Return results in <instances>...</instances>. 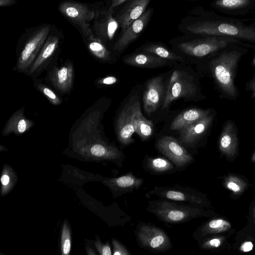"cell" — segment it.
Listing matches in <instances>:
<instances>
[{"label": "cell", "mask_w": 255, "mask_h": 255, "mask_svg": "<svg viewBox=\"0 0 255 255\" xmlns=\"http://www.w3.org/2000/svg\"><path fill=\"white\" fill-rule=\"evenodd\" d=\"M150 14L151 9H148L138 18L131 23L122 32V34L114 45V49L118 51H122L135 40L146 25Z\"/></svg>", "instance_id": "16"}, {"label": "cell", "mask_w": 255, "mask_h": 255, "mask_svg": "<svg viewBox=\"0 0 255 255\" xmlns=\"http://www.w3.org/2000/svg\"><path fill=\"white\" fill-rule=\"evenodd\" d=\"M58 9L66 17L79 27L86 38L94 35L90 22L94 18L95 13L87 5L77 2L65 1L60 3Z\"/></svg>", "instance_id": "9"}, {"label": "cell", "mask_w": 255, "mask_h": 255, "mask_svg": "<svg viewBox=\"0 0 255 255\" xmlns=\"http://www.w3.org/2000/svg\"><path fill=\"white\" fill-rule=\"evenodd\" d=\"M253 217L255 218V207L253 210Z\"/></svg>", "instance_id": "44"}, {"label": "cell", "mask_w": 255, "mask_h": 255, "mask_svg": "<svg viewBox=\"0 0 255 255\" xmlns=\"http://www.w3.org/2000/svg\"><path fill=\"white\" fill-rule=\"evenodd\" d=\"M254 247L252 242L248 241L242 244L240 247L241 251L244 252H248L252 250Z\"/></svg>", "instance_id": "40"}, {"label": "cell", "mask_w": 255, "mask_h": 255, "mask_svg": "<svg viewBox=\"0 0 255 255\" xmlns=\"http://www.w3.org/2000/svg\"><path fill=\"white\" fill-rule=\"evenodd\" d=\"M234 124L227 121L223 128L219 140L220 150L228 157L234 156L237 151L238 137Z\"/></svg>", "instance_id": "20"}, {"label": "cell", "mask_w": 255, "mask_h": 255, "mask_svg": "<svg viewBox=\"0 0 255 255\" xmlns=\"http://www.w3.org/2000/svg\"><path fill=\"white\" fill-rule=\"evenodd\" d=\"M225 185L235 194L241 193L247 187V184L243 180L234 175L227 177L225 180Z\"/></svg>", "instance_id": "31"}, {"label": "cell", "mask_w": 255, "mask_h": 255, "mask_svg": "<svg viewBox=\"0 0 255 255\" xmlns=\"http://www.w3.org/2000/svg\"><path fill=\"white\" fill-rule=\"evenodd\" d=\"M231 228V224L224 219L211 220L199 228L193 234V237L198 239L200 237L226 232Z\"/></svg>", "instance_id": "26"}, {"label": "cell", "mask_w": 255, "mask_h": 255, "mask_svg": "<svg viewBox=\"0 0 255 255\" xmlns=\"http://www.w3.org/2000/svg\"><path fill=\"white\" fill-rule=\"evenodd\" d=\"M136 97H131L120 113L117 120L116 130L119 141L124 145H128L134 140L132 135L134 132L133 117Z\"/></svg>", "instance_id": "12"}, {"label": "cell", "mask_w": 255, "mask_h": 255, "mask_svg": "<svg viewBox=\"0 0 255 255\" xmlns=\"http://www.w3.org/2000/svg\"><path fill=\"white\" fill-rule=\"evenodd\" d=\"M163 78L157 76L147 84L143 96V108L148 115L154 112L159 107L163 95Z\"/></svg>", "instance_id": "15"}, {"label": "cell", "mask_w": 255, "mask_h": 255, "mask_svg": "<svg viewBox=\"0 0 255 255\" xmlns=\"http://www.w3.org/2000/svg\"><path fill=\"white\" fill-rule=\"evenodd\" d=\"M95 246L102 255H111L112 251L110 245L108 243L103 244L99 240H97L95 243Z\"/></svg>", "instance_id": "37"}, {"label": "cell", "mask_w": 255, "mask_h": 255, "mask_svg": "<svg viewBox=\"0 0 255 255\" xmlns=\"http://www.w3.org/2000/svg\"><path fill=\"white\" fill-rule=\"evenodd\" d=\"M106 183L114 191L122 194L138 189L142 185L143 180L128 172L120 177L109 179Z\"/></svg>", "instance_id": "22"}, {"label": "cell", "mask_w": 255, "mask_h": 255, "mask_svg": "<svg viewBox=\"0 0 255 255\" xmlns=\"http://www.w3.org/2000/svg\"><path fill=\"white\" fill-rule=\"evenodd\" d=\"M118 79L113 76H108L96 81V84L98 86H110L117 83Z\"/></svg>", "instance_id": "38"}, {"label": "cell", "mask_w": 255, "mask_h": 255, "mask_svg": "<svg viewBox=\"0 0 255 255\" xmlns=\"http://www.w3.org/2000/svg\"><path fill=\"white\" fill-rule=\"evenodd\" d=\"M114 255H129L131 254L122 243L115 238L112 239Z\"/></svg>", "instance_id": "35"}, {"label": "cell", "mask_w": 255, "mask_h": 255, "mask_svg": "<svg viewBox=\"0 0 255 255\" xmlns=\"http://www.w3.org/2000/svg\"><path fill=\"white\" fill-rule=\"evenodd\" d=\"M196 206L178 204L160 198L149 201L146 210L164 223L178 224L209 216L208 211Z\"/></svg>", "instance_id": "2"}, {"label": "cell", "mask_w": 255, "mask_h": 255, "mask_svg": "<svg viewBox=\"0 0 255 255\" xmlns=\"http://www.w3.org/2000/svg\"><path fill=\"white\" fill-rule=\"evenodd\" d=\"M49 30V26H43L28 38L17 58L15 67L18 72L27 74L47 39Z\"/></svg>", "instance_id": "7"}, {"label": "cell", "mask_w": 255, "mask_h": 255, "mask_svg": "<svg viewBox=\"0 0 255 255\" xmlns=\"http://www.w3.org/2000/svg\"><path fill=\"white\" fill-rule=\"evenodd\" d=\"M127 0H112L111 6L109 9L113 10L115 7L121 4Z\"/></svg>", "instance_id": "42"}, {"label": "cell", "mask_w": 255, "mask_h": 255, "mask_svg": "<svg viewBox=\"0 0 255 255\" xmlns=\"http://www.w3.org/2000/svg\"><path fill=\"white\" fill-rule=\"evenodd\" d=\"M153 195L161 199L185 202L198 206H206L208 204L204 195L188 187L156 186L146 194L148 197Z\"/></svg>", "instance_id": "6"}, {"label": "cell", "mask_w": 255, "mask_h": 255, "mask_svg": "<svg viewBox=\"0 0 255 255\" xmlns=\"http://www.w3.org/2000/svg\"><path fill=\"white\" fill-rule=\"evenodd\" d=\"M196 91L195 84L185 77L183 72L178 70L173 71L164 98L162 109L168 107L172 102L177 99L194 97Z\"/></svg>", "instance_id": "10"}, {"label": "cell", "mask_w": 255, "mask_h": 255, "mask_svg": "<svg viewBox=\"0 0 255 255\" xmlns=\"http://www.w3.org/2000/svg\"><path fill=\"white\" fill-rule=\"evenodd\" d=\"M24 107L15 111L6 122L2 131L3 136L11 133L20 135L28 131L33 126L34 122L24 115Z\"/></svg>", "instance_id": "19"}, {"label": "cell", "mask_w": 255, "mask_h": 255, "mask_svg": "<svg viewBox=\"0 0 255 255\" xmlns=\"http://www.w3.org/2000/svg\"><path fill=\"white\" fill-rule=\"evenodd\" d=\"M253 65L255 66V56L254 58L253 61Z\"/></svg>", "instance_id": "45"}, {"label": "cell", "mask_w": 255, "mask_h": 255, "mask_svg": "<svg viewBox=\"0 0 255 255\" xmlns=\"http://www.w3.org/2000/svg\"><path fill=\"white\" fill-rule=\"evenodd\" d=\"M252 159L253 161H255V152L254 153V154L252 157Z\"/></svg>", "instance_id": "43"}, {"label": "cell", "mask_w": 255, "mask_h": 255, "mask_svg": "<svg viewBox=\"0 0 255 255\" xmlns=\"http://www.w3.org/2000/svg\"><path fill=\"white\" fill-rule=\"evenodd\" d=\"M11 177L9 173L7 171H3L0 178L2 185V192L4 194L6 193L7 191L11 188L12 184Z\"/></svg>", "instance_id": "36"}, {"label": "cell", "mask_w": 255, "mask_h": 255, "mask_svg": "<svg viewBox=\"0 0 255 255\" xmlns=\"http://www.w3.org/2000/svg\"><path fill=\"white\" fill-rule=\"evenodd\" d=\"M57 36L50 35L46 40L39 54L29 70L27 75L32 77L39 72L54 54L59 45Z\"/></svg>", "instance_id": "21"}, {"label": "cell", "mask_w": 255, "mask_h": 255, "mask_svg": "<svg viewBox=\"0 0 255 255\" xmlns=\"http://www.w3.org/2000/svg\"><path fill=\"white\" fill-rule=\"evenodd\" d=\"M133 126L135 132L142 140L148 138L153 131V124L142 114L139 100L136 98L133 117Z\"/></svg>", "instance_id": "25"}, {"label": "cell", "mask_w": 255, "mask_h": 255, "mask_svg": "<svg viewBox=\"0 0 255 255\" xmlns=\"http://www.w3.org/2000/svg\"><path fill=\"white\" fill-rule=\"evenodd\" d=\"M139 246L153 253H162L172 248L170 238L162 229L148 223H140L135 231Z\"/></svg>", "instance_id": "5"}, {"label": "cell", "mask_w": 255, "mask_h": 255, "mask_svg": "<svg viewBox=\"0 0 255 255\" xmlns=\"http://www.w3.org/2000/svg\"><path fill=\"white\" fill-rule=\"evenodd\" d=\"M113 10L99 11L95 16L93 32L104 43L112 40L119 24L113 16Z\"/></svg>", "instance_id": "13"}, {"label": "cell", "mask_w": 255, "mask_h": 255, "mask_svg": "<svg viewBox=\"0 0 255 255\" xmlns=\"http://www.w3.org/2000/svg\"><path fill=\"white\" fill-rule=\"evenodd\" d=\"M124 62L132 66L153 68L165 64L167 60L155 55L138 53L127 57L124 60Z\"/></svg>", "instance_id": "24"}, {"label": "cell", "mask_w": 255, "mask_h": 255, "mask_svg": "<svg viewBox=\"0 0 255 255\" xmlns=\"http://www.w3.org/2000/svg\"><path fill=\"white\" fill-rule=\"evenodd\" d=\"M34 85L53 105L57 106L61 104L60 98L49 87L40 82L35 81Z\"/></svg>", "instance_id": "30"}, {"label": "cell", "mask_w": 255, "mask_h": 255, "mask_svg": "<svg viewBox=\"0 0 255 255\" xmlns=\"http://www.w3.org/2000/svg\"><path fill=\"white\" fill-rule=\"evenodd\" d=\"M61 249L62 255H68L71 250V232L68 225L65 223L62 230Z\"/></svg>", "instance_id": "32"}, {"label": "cell", "mask_w": 255, "mask_h": 255, "mask_svg": "<svg viewBox=\"0 0 255 255\" xmlns=\"http://www.w3.org/2000/svg\"><path fill=\"white\" fill-rule=\"evenodd\" d=\"M86 39L88 49L93 56L104 62L111 60V53L101 40L95 35Z\"/></svg>", "instance_id": "28"}, {"label": "cell", "mask_w": 255, "mask_h": 255, "mask_svg": "<svg viewBox=\"0 0 255 255\" xmlns=\"http://www.w3.org/2000/svg\"><path fill=\"white\" fill-rule=\"evenodd\" d=\"M241 54L237 50L224 51L211 62V70L217 84L227 97L235 98L237 90L234 78Z\"/></svg>", "instance_id": "3"}, {"label": "cell", "mask_w": 255, "mask_h": 255, "mask_svg": "<svg viewBox=\"0 0 255 255\" xmlns=\"http://www.w3.org/2000/svg\"><path fill=\"white\" fill-rule=\"evenodd\" d=\"M236 42L237 40L233 37L211 36L181 43L178 48L187 55L202 57L224 48L230 43Z\"/></svg>", "instance_id": "8"}, {"label": "cell", "mask_w": 255, "mask_h": 255, "mask_svg": "<svg viewBox=\"0 0 255 255\" xmlns=\"http://www.w3.org/2000/svg\"><path fill=\"white\" fill-rule=\"evenodd\" d=\"M16 3L15 0H0V6L1 7L9 6Z\"/></svg>", "instance_id": "41"}, {"label": "cell", "mask_w": 255, "mask_h": 255, "mask_svg": "<svg viewBox=\"0 0 255 255\" xmlns=\"http://www.w3.org/2000/svg\"><path fill=\"white\" fill-rule=\"evenodd\" d=\"M171 161L161 157H148L144 161L146 170L152 174H160L173 171L176 165Z\"/></svg>", "instance_id": "27"}, {"label": "cell", "mask_w": 255, "mask_h": 255, "mask_svg": "<svg viewBox=\"0 0 255 255\" xmlns=\"http://www.w3.org/2000/svg\"><path fill=\"white\" fill-rule=\"evenodd\" d=\"M248 89L252 92V98H255V74L248 84Z\"/></svg>", "instance_id": "39"}, {"label": "cell", "mask_w": 255, "mask_h": 255, "mask_svg": "<svg viewBox=\"0 0 255 255\" xmlns=\"http://www.w3.org/2000/svg\"><path fill=\"white\" fill-rule=\"evenodd\" d=\"M250 0H217L215 5L219 7L234 9L248 5Z\"/></svg>", "instance_id": "33"}, {"label": "cell", "mask_w": 255, "mask_h": 255, "mask_svg": "<svg viewBox=\"0 0 255 255\" xmlns=\"http://www.w3.org/2000/svg\"><path fill=\"white\" fill-rule=\"evenodd\" d=\"M158 150L166 156L177 167H184L193 161V158L174 137H161L156 144Z\"/></svg>", "instance_id": "11"}, {"label": "cell", "mask_w": 255, "mask_h": 255, "mask_svg": "<svg viewBox=\"0 0 255 255\" xmlns=\"http://www.w3.org/2000/svg\"><path fill=\"white\" fill-rule=\"evenodd\" d=\"M145 52L153 54L165 59L171 60H181L182 57L168 50L162 45L151 44L143 49Z\"/></svg>", "instance_id": "29"}, {"label": "cell", "mask_w": 255, "mask_h": 255, "mask_svg": "<svg viewBox=\"0 0 255 255\" xmlns=\"http://www.w3.org/2000/svg\"><path fill=\"white\" fill-rule=\"evenodd\" d=\"M223 241L221 237H213L205 239L202 241L200 247L203 249H211L220 247Z\"/></svg>", "instance_id": "34"}, {"label": "cell", "mask_w": 255, "mask_h": 255, "mask_svg": "<svg viewBox=\"0 0 255 255\" xmlns=\"http://www.w3.org/2000/svg\"><path fill=\"white\" fill-rule=\"evenodd\" d=\"M150 1V0H131L124 7L119 13L117 19L122 32L145 12Z\"/></svg>", "instance_id": "18"}, {"label": "cell", "mask_w": 255, "mask_h": 255, "mask_svg": "<svg viewBox=\"0 0 255 255\" xmlns=\"http://www.w3.org/2000/svg\"><path fill=\"white\" fill-rule=\"evenodd\" d=\"M210 114L209 110L200 109H190L184 111L178 115L171 123L170 128L180 130L186 126L192 124Z\"/></svg>", "instance_id": "23"}, {"label": "cell", "mask_w": 255, "mask_h": 255, "mask_svg": "<svg viewBox=\"0 0 255 255\" xmlns=\"http://www.w3.org/2000/svg\"><path fill=\"white\" fill-rule=\"evenodd\" d=\"M102 111L97 103L86 110L74 126L72 145L77 152L83 156L111 160L116 154L117 148L107 142L101 136L100 126Z\"/></svg>", "instance_id": "1"}, {"label": "cell", "mask_w": 255, "mask_h": 255, "mask_svg": "<svg viewBox=\"0 0 255 255\" xmlns=\"http://www.w3.org/2000/svg\"><path fill=\"white\" fill-rule=\"evenodd\" d=\"M186 28L193 34L233 37L255 41V28L228 22L205 21L189 25Z\"/></svg>", "instance_id": "4"}, {"label": "cell", "mask_w": 255, "mask_h": 255, "mask_svg": "<svg viewBox=\"0 0 255 255\" xmlns=\"http://www.w3.org/2000/svg\"></svg>", "instance_id": "46"}, {"label": "cell", "mask_w": 255, "mask_h": 255, "mask_svg": "<svg viewBox=\"0 0 255 255\" xmlns=\"http://www.w3.org/2000/svg\"><path fill=\"white\" fill-rule=\"evenodd\" d=\"M213 119V115H208L180 130L181 143L187 146L193 145L206 132Z\"/></svg>", "instance_id": "17"}, {"label": "cell", "mask_w": 255, "mask_h": 255, "mask_svg": "<svg viewBox=\"0 0 255 255\" xmlns=\"http://www.w3.org/2000/svg\"><path fill=\"white\" fill-rule=\"evenodd\" d=\"M48 80L54 87L62 94L69 93L73 86L74 68L67 61L60 67H54L47 73Z\"/></svg>", "instance_id": "14"}]
</instances>
